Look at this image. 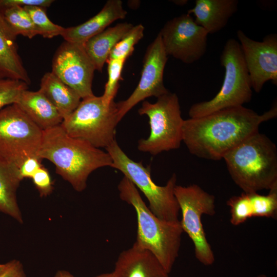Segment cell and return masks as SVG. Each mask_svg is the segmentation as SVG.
Here are the masks:
<instances>
[{"instance_id": "obj_6", "label": "cell", "mask_w": 277, "mask_h": 277, "mask_svg": "<svg viewBox=\"0 0 277 277\" xmlns=\"http://www.w3.org/2000/svg\"><path fill=\"white\" fill-rule=\"evenodd\" d=\"M105 149L112 160L111 167L120 171L143 193L149 202V208L155 216L168 222L179 221L180 207L174 192L177 181L175 174L165 185H157L151 178L150 167L131 160L116 140Z\"/></svg>"}, {"instance_id": "obj_22", "label": "cell", "mask_w": 277, "mask_h": 277, "mask_svg": "<svg viewBox=\"0 0 277 277\" xmlns=\"http://www.w3.org/2000/svg\"><path fill=\"white\" fill-rule=\"evenodd\" d=\"M17 169L0 160V212L23 223L16 192L21 182Z\"/></svg>"}, {"instance_id": "obj_34", "label": "cell", "mask_w": 277, "mask_h": 277, "mask_svg": "<svg viewBox=\"0 0 277 277\" xmlns=\"http://www.w3.org/2000/svg\"><path fill=\"white\" fill-rule=\"evenodd\" d=\"M54 277H74L69 271L65 270H58ZM94 277H113V274L111 272L104 273L97 275Z\"/></svg>"}, {"instance_id": "obj_2", "label": "cell", "mask_w": 277, "mask_h": 277, "mask_svg": "<svg viewBox=\"0 0 277 277\" xmlns=\"http://www.w3.org/2000/svg\"><path fill=\"white\" fill-rule=\"evenodd\" d=\"M38 156L52 162L56 172L77 192L86 189L93 171L112 164L107 151L70 136L61 125L43 131Z\"/></svg>"}, {"instance_id": "obj_4", "label": "cell", "mask_w": 277, "mask_h": 277, "mask_svg": "<svg viewBox=\"0 0 277 277\" xmlns=\"http://www.w3.org/2000/svg\"><path fill=\"white\" fill-rule=\"evenodd\" d=\"M235 184L244 192L270 190L277 185V149L259 131L249 136L223 157Z\"/></svg>"}, {"instance_id": "obj_9", "label": "cell", "mask_w": 277, "mask_h": 277, "mask_svg": "<svg viewBox=\"0 0 277 277\" xmlns=\"http://www.w3.org/2000/svg\"><path fill=\"white\" fill-rule=\"evenodd\" d=\"M42 133L16 104L4 107L0 110V160L18 170L27 158L38 157Z\"/></svg>"}, {"instance_id": "obj_3", "label": "cell", "mask_w": 277, "mask_h": 277, "mask_svg": "<svg viewBox=\"0 0 277 277\" xmlns=\"http://www.w3.org/2000/svg\"><path fill=\"white\" fill-rule=\"evenodd\" d=\"M117 188L121 199L131 205L136 212L137 229L133 245L152 253L169 273L181 247L183 230L180 221L168 222L155 216L127 177H123Z\"/></svg>"}, {"instance_id": "obj_36", "label": "cell", "mask_w": 277, "mask_h": 277, "mask_svg": "<svg viewBox=\"0 0 277 277\" xmlns=\"http://www.w3.org/2000/svg\"><path fill=\"white\" fill-rule=\"evenodd\" d=\"M257 277H267V276L265 274H260Z\"/></svg>"}, {"instance_id": "obj_32", "label": "cell", "mask_w": 277, "mask_h": 277, "mask_svg": "<svg viewBox=\"0 0 277 277\" xmlns=\"http://www.w3.org/2000/svg\"><path fill=\"white\" fill-rule=\"evenodd\" d=\"M53 2L52 0H0V8L14 6L22 7L36 6L46 8Z\"/></svg>"}, {"instance_id": "obj_17", "label": "cell", "mask_w": 277, "mask_h": 277, "mask_svg": "<svg viewBox=\"0 0 277 277\" xmlns=\"http://www.w3.org/2000/svg\"><path fill=\"white\" fill-rule=\"evenodd\" d=\"M238 0H196L194 7L188 11L194 21L209 34L220 31L236 12Z\"/></svg>"}, {"instance_id": "obj_11", "label": "cell", "mask_w": 277, "mask_h": 277, "mask_svg": "<svg viewBox=\"0 0 277 277\" xmlns=\"http://www.w3.org/2000/svg\"><path fill=\"white\" fill-rule=\"evenodd\" d=\"M159 34L167 55L185 64L196 62L206 52L208 33L188 13L167 21Z\"/></svg>"}, {"instance_id": "obj_29", "label": "cell", "mask_w": 277, "mask_h": 277, "mask_svg": "<svg viewBox=\"0 0 277 277\" xmlns=\"http://www.w3.org/2000/svg\"><path fill=\"white\" fill-rule=\"evenodd\" d=\"M28 85L21 81L0 80V110L7 106L15 104L21 93L28 89Z\"/></svg>"}, {"instance_id": "obj_28", "label": "cell", "mask_w": 277, "mask_h": 277, "mask_svg": "<svg viewBox=\"0 0 277 277\" xmlns=\"http://www.w3.org/2000/svg\"><path fill=\"white\" fill-rule=\"evenodd\" d=\"M126 60L123 59L109 58L108 64V80L105 86V90L102 95L104 101L110 103L114 100L119 87V82L123 80L121 74Z\"/></svg>"}, {"instance_id": "obj_10", "label": "cell", "mask_w": 277, "mask_h": 277, "mask_svg": "<svg viewBox=\"0 0 277 277\" xmlns=\"http://www.w3.org/2000/svg\"><path fill=\"white\" fill-rule=\"evenodd\" d=\"M174 192L182 214L181 226L193 243L196 259L205 266L212 265L214 254L207 240L202 216L215 214L214 196L196 184L176 185Z\"/></svg>"}, {"instance_id": "obj_15", "label": "cell", "mask_w": 277, "mask_h": 277, "mask_svg": "<svg viewBox=\"0 0 277 277\" xmlns=\"http://www.w3.org/2000/svg\"><path fill=\"white\" fill-rule=\"evenodd\" d=\"M113 277H169L156 257L133 244L119 254L112 272Z\"/></svg>"}, {"instance_id": "obj_31", "label": "cell", "mask_w": 277, "mask_h": 277, "mask_svg": "<svg viewBox=\"0 0 277 277\" xmlns=\"http://www.w3.org/2000/svg\"><path fill=\"white\" fill-rule=\"evenodd\" d=\"M39 157H30L26 159L18 168V173L23 180L25 178H32L36 172L43 166Z\"/></svg>"}, {"instance_id": "obj_5", "label": "cell", "mask_w": 277, "mask_h": 277, "mask_svg": "<svg viewBox=\"0 0 277 277\" xmlns=\"http://www.w3.org/2000/svg\"><path fill=\"white\" fill-rule=\"evenodd\" d=\"M220 61L225 69V75L220 91L211 100L193 104L188 112L190 118L243 106L251 101L252 90L249 74L237 40L230 38L226 42Z\"/></svg>"}, {"instance_id": "obj_26", "label": "cell", "mask_w": 277, "mask_h": 277, "mask_svg": "<svg viewBox=\"0 0 277 277\" xmlns=\"http://www.w3.org/2000/svg\"><path fill=\"white\" fill-rule=\"evenodd\" d=\"M144 27L141 24L133 26L126 35L114 46L109 58L126 61L134 50V46L143 37ZM108 58V59H109Z\"/></svg>"}, {"instance_id": "obj_35", "label": "cell", "mask_w": 277, "mask_h": 277, "mask_svg": "<svg viewBox=\"0 0 277 277\" xmlns=\"http://www.w3.org/2000/svg\"><path fill=\"white\" fill-rule=\"evenodd\" d=\"M6 263L3 264H0V273L5 268Z\"/></svg>"}, {"instance_id": "obj_30", "label": "cell", "mask_w": 277, "mask_h": 277, "mask_svg": "<svg viewBox=\"0 0 277 277\" xmlns=\"http://www.w3.org/2000/svg\"><path fill=\"white\" fill-rule=\"evenodd\" d=\"M31 179L41 197L47 196L52 193L53 184L48 170L43 166L36 172Z\"/></svg>"}, {"instance_id": "obj_20", "label": "cell", "mask_w": 277, "mask_h": 277, "mask_svg": "<svg viewBox=\"0 0 277 277\" xmlns=\"http://www.w3.org/2000/svg\"><path fill=\"white\" fill-rule=\"evenodd\" d=\"M132 27V24L127 22L117 24L107 28L84 44V48L96 70L102 72L112 49Z\"/></svg>"}, {"instance_id": "obj_16", "label": "cell", "mask_w": 277, "mask_h": 277, "mask_svg": "<svg viewBox=\"0 0 277 277\" xmlns=\"http://www.w3.org/2000/svg\"><path fill=\"white\" fill-rule=\"evenodd\" d=\"M127 12L121 0H108L101 10L86 22L65 28L61 35L65 41L84 45L88 39L103 31L113 22L124 19Z\"/></svg>"}, {"instance_id": "obj_33", "label": "cell", "mask_w": 277, "mask_h": 277, "mask_svg": "<svg viewBox=\"0 0 277 277\" xmlns=\"http://www.w3.org/2000/svg\"><path fill=\"white\" fill-rule=\"evenodd\" d=\"M0 277H27V275L23 264L19 260H12L6 263Z\"/></svg>"}, {"instance_id": "obj_21", "label": "cell", "mask_w": 277, "mask_h": 277, "mask_svg": "<svg viewBox=\"0 0 277 277\" xmlns=\"http://www.w3.org/2000/svg\"><path fill=\"white\" fill-rule=\"evenodd\" d=\"M39 90L54 105L63 120L73 112L82 100L73 89L52 72L43 76Z\"/></svg>"}, {"instance_id": "obj_25", "label": "cell", "mask_w": 277, "mask_h": 277, "mask_svg": "<svg viewBox=\"0 0 277 277\" xmlns=\"http://www.w3.org/2000/svg\"><path fill=\"white\" fill-rule=\"evenodd\" d=\"M23 8L29 13L39 32V35L48 38L62 35L65 28L53 23L50 20L46 14V8L36 6Z\"/></svg>"}, {"instance_id": "obj_8", "label": "cell", "mask_w": 277, "mask_h": 277, "mask_svg": "<svg viewBox=\"0 0 277 277\" xmlns=\"http://www.w3.org/2000/svg\"><path fill=\"white\" fill-rule=\"evenodd\" d=\"M138 113L148 116L150 131L147 138L138 141L139 151L156 155L180 147L184 120L175 93L169 92L157 97L154 103L144 101Z\"/></svg>"}, {"instance_id": "obj_27", "label": "cell", "mask_w": 277, "mask_h": 277, "mask_svg": "<svg viewBox=\"0 0 277 277\" xmlns=\"http://www.w3.org/2000/svg\"><path fill=\"white\" fill-rule=\"evenodd\" d=\"M226 204L230 208V221L232 225L238 226L253 217L248 193L243 192L239 195L233 196Z\"/></svg>"}, {"instance_id": "obj_7", "label": "cell", "mask_w": 277, "mask_h": 277, "mask_svg": "<svg viewBox=\"0 0 277 277\" xmlns=\"http://www.w3.org/2000/svg\"><path fill=\"white\" fill-rule=\"evenodd\" d=\"M119 122L114 100L107 103L102 96L93 95L82 99L61 126L70 136L97 148H106L116 140V127Z\"/></svg>"}, {"instance_id": "obj_14", "label": "cell", "mask_w": 277, "mask_h": 277, "mask_svg": "<svg viewBox=\"0 0 277 277\" xmlns=\"http://www.w3.org/2000/svg\"><path fill=\"white\" fill-rule=\"evenodd\" d=\"M237 37L249 74L252 89L259 93L264 84H277V35H266L258 42L237 31Z\"/></svg>"}, {"instance_id": "obj_23", "label": "cell", "mask_w": 277, "mask_h": 277, "mask_svg": "<svg viewBox=\"0 0 277 277\" xmlns=\"http://www.w3.org/2000/svg\"><path fill=\"white\" fill-rule=\"evenodd\" d=\"M4 18L13 32L30 39L39 32L24 8L17 6L0 8Z\"/></svg>"}, {"instance_id": "obj_12", "label": "cell", "mask_w": 277, "mask_h": 277, "mask_svg": "<svg viewBox=\"0 0 277 277\" xmlns=\"http://www.w3.org/2000/svg\"><path fill=\"white\" fill-rule=\"evenodd\" d=\"M95 66L83 45L65 41L56 50L51 72L73 89L82 99L93 95Z\"/></svg>"}, {"instance_id": "obj_13", "label": "cell", "mask_w": 277, "mask_h": 277, "mask_svg": "<svg viewBox=\"0 0 277 277\" xmlns=\"http://www.w3.org/2000/svg\"><path fill=\"white\" fill-rule=\"evenodd\" d=\"M168 55L159 33L147 48L137 86L126 100L116 103L120 122L139 102L151 96L157 98L169 92L163 80Z\"/></svg>"}, {"instance_id": "obj_24", "label": "cell", "mask_w": 277, "mask_h": 277, "mask_svg": "<svg viewBox=\"0 0 277 277\" xmlns=\"http://www.w3.org/2000/svg\"><path fill=\"white\" fill-rule=\"evenodd\" d=\"M253 217L275 219L277 216V185L269 190L267 195L257 192L248 193Z\"/></svg>"}, {"instance_id": "obj_19", "label": "cell", "mask_w": 277, "mask_h": 277, "mask_svg": "<svg viewBox=\"0 0 277 277\" xmlns=\"http://www.w3.org/2000/svg\"><path fill=\"white\" fill-rule=\"evenodd\" d=\"M15 104L42 131L58 126L63 122L57 110L39 90L23 91Z\"/></svg>"}, {"instance_id": "obj_18", "label": "cell", "mask_w": 277, "mask_h": 277, "mask_svg": "<svg viewBox=\"0 0 277 277\" xmlns=\"http://www.w3.org/2000/svg\"><path fill=\"white\" fill-rule=\"evenodd\" d=\"M16 34L5 21L0 9V80H31L18 51Z\"/></svg>"}, {"instance_id": "obj_1", "label": "cell", "mask_w": 277, "mask_h": 277, "mask_svg": "<svg viewBox=\"0 0 277 277\" xmlns=\"http://www.w3.org/2000/svg\"><path fill=\"white\" fill-rule=\"evenodd\" d=\"M276 116V105L261 114L243 106L225 108L184 120L182 142L193 155L219 160Z\"/></svg>"}]
</instances>
